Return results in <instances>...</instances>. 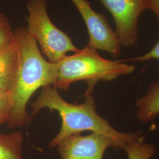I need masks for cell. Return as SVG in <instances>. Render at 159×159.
<instances>
[{
	"instance_id": "52a82bcc",
	"label": "cell",
	"mask_w": 159,
	"mask_h": 159,
	"mask_svg": "<svg viewBox=\"0 0 159 159\" xmlns=\"http://www.w3.org/2000/svg\"><path fill=\"white\" fill-rule=\"evenodd\" d=\"M56 147L61 159H103L106 150L111 147L115 148V144L108 137L92 133L87 136L71 135Z\"/></svg>"
},
{
	"instance_id": "5b68a950",
	"label": "cell",
	"mask_w": 159,
	"mask_h": 159,
	"mask_svg": "<svg viewBox=\"0 0 159 159\" xmlns=\"http://www.w3.org/2000/svg\"><path fill=\"white\" fill-rule=\"evenodd\" d=\"M113 18L121 46H135L139 40V19L148 9V0H98Z\"/></svg>"
},
{
	"instance_id": "8992f818",
	"label": "cell",
	"mask_w": 159,
	"mask_h": 159,
	"mask_svg": "<svg viewBox=\"0 0 159 159\" xmlns=\"http://www.w3.org/2000/svg\"><path fill=\"white\" fill-rule=\"evenodd\" d=\"M85 23L89 35L87 46L97 50L106 51L113 57L121 54V45L116 32L105 16L94 10L88 0H71Z\"/></svg>"
},
{
	"instance_id": "9a60e30c",
	"label": "cell",
	"mask_w": 159,
	"mask_h": 159,
	"mask_svg": "<svg viewBox=\"0 0 159 159\" xmlns=\"http://www.w3.org/2000/svg\"><path fill=\"white\" fill-rule=\"evenodd\" d=\"M148 10L154 14L159 23V0H148Z\"/></svg>"
},
{
	"instance_id": "5bb4252c",
	"label": "cell",
	"mask_w": 159,
	"mask_h": 159,
	"mask_svg": "<svg viewBox=\"0 0 159 159\" xmlns=\"http://www.w3.org/2000/svg\"><path fill=\"white\" fill-rule=\"evenodd\" d=\"M159 60V40L157 43L147 53L143 54L142 56L133 57L132 58L127 59L125 60H121L123 62L128 61H140L144 62L151 60Z\"/></svg>"
},
{
	"instance_id": "4fadbf2b",
	"label": "cell",
	"mask_w": 159,
	"mask_h": 159,
	"mask_svg": "<svg viewBox=\"0 0 159 159\" xmlns=\"http://www.w3.org/2000/svg\"><path fill=\"white\" fill-rule=\"evenodd\" d=\"M11 104L10 94L0 93V125L7 123Z\"/></svg>"
},
{
	"instance_id": "8fae6325",
	"label": "cell",
	"mask_w": 159,
	"mask_h": 159,
	"mask_svg": "<svg viewBox=\"0 0 159 159\" xmlns=\"http://www.w3.org/2000/svg\"><path fill=\"white\" fill-rule=\"evenodd\" d=\"M144 139L140 136L129 143L125 149L128 159H150L156 152L152 144L143 142Z\"/></svg>"
},
{
	"instance_id": "30bf717a",
	"label": "cell",
	"mask_w": 159,
	"mask_h": 159,
	"mask_svg": "<svg viewBox=\"0 0 159 159\" xmlns=\"http://www.w3.org/2000/svg\"><path fill=\"white\" fill-rule=\"evenodd\" d=\"M23 141V133L20 131L8 134L0 133V159H24Z\"/></svg>"
},
{
	"instance_id": "9c48e42d",
	"label": "cell",
	"mask_w": 159,
	"mask_h": 159,
	"mask_svg": "<svg viewBox=\"0 0 159 159\" xmlns=\"http://www.w3.org/2000/svg\"><path fill=\"white\" fill-rule=\"evenodd\" d=\"M136 115L139 121L147 123L159 115V82L152 83L144 96L136 102Z\"/></svg>"
},
{
	"instance_id": "7a4b0ae2",
	"label": "cell",
	"mask_w": 159,
	"mask_h": 159,
	"mask_svg": "<svg viewBox=\"0 0 159 159\" xmlns=\"http://www.w3.org/2000/svg\"><path fill=\"white\" fill-rule=\"evenodd\" d=\"M20 47V62L10 93L11 107L7 121L10 129L29 124L31 117L27 111L30 98L40 87L53 84L57 77V64L43 56L38 43L27 27L14 30Z\"/></svg>"
},
{
	"instance_id": "277c9868",
	"label": "cell",
	"mask_w": 159,
	"mask_h": 159,
	"mask_svg": "<svg viewBox=\"0 0 159 159\" xmlns=\"http://www.w3.org/2000/svg\"><path fill=\"white\" fill-rule=\"evenodd\" d=\"M27 29L40 44L42 54L52 63L60 61L68 52L79 50L68 34L52 22L47 11V0H28Z\"/></svg>"
},
{
	"instance_id": "6da1fadb",
	"label": "cell",
	"mask_w": 159,
	"mask_h": 159,
	"mask_svg": "<svg viewBox=\"0 0 159 159\" xmlns=\"http://www.w3.org/2000/svg\"><path fill=\"white\" fill-rule=\"evenodd\" d=\"M85 100L80 104H71L64 100L51 85L44 87L37 100L31 103L32 114L35 115L44 108L56 110L60 115L62 124L57 136L51 140L49 147H56L65 138L82 131H91L113 140L116 149H125L129 143L140 136V133H123L116 130L107 120L97 113L94 98L91 93L94 85H89Z\"/></svg>"
},
{
	"instance_id": "3957f363",
	"label": "cell",
	"mask_w": 159,
	"mask_h": 159,
	"mask_svg": "<svg viewBox=\"0 0 159 159\" xmlns=\"http://www.w3.org/2000/svg\"><path fill=\"white\" fill-rule=\"evenodd\" d=\"M55 89L67 90L75 81H85L95 85L99 81H111L132 73L135 67L121 60H111L102 57L98 50L88 46L66 56L57 63Z\"/></svg>"
},
{
	"instance_id": "ba28073f",
	"label": "cell",
	"mask_w": 159,
	"mask_h": 159,
	"mask_svg": "<svg viewBox=\"0 0 159 159\" xmlns=\"http://www.w3.org/2000/svg\"><path fill=\"white\" fill-rule=\"evenodd\" d=\"M20 62V47L15 40L0 50V93L10 94Z\"/></svg>"
},
{
	"instance_id": "7c38bea8",
	"label": "cell",
	"mask_w": 159,
	"mask_h": 159,
	"mask_svg": "<svg viewBox=\"0 0 159 159\" xmlns=\"http://www.w3.org/2000/svg\"><path fill=\"white\" fill-rule=\"evenodd\" d=\"M15 31L7 17L0 10V50L15 40Z\"/></svg>"
}]
</instances>
